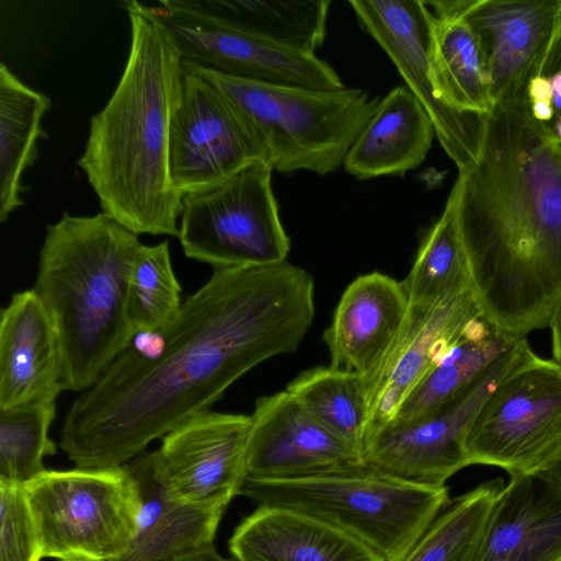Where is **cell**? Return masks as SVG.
<instances>
[{
	"label": "cell",
	"mask_w": 561,
	"mask_h": 561,
	"mask_svg": "<svg viewBox=\"0 0 561 561\" xmlns=\"http://www.w3.org/2000/svg\"><path fill=\"white\" fill-rule=\"evenodd\" d=\"M314 317V283L283 263L213 268L164 328L134 334L65 415L60 447L80 468L119 467L210 410L241 376L295 352Z\"/></svg>",
	"instance_id": "6da1fadb"
},
{
	"label": "cell",
	"mask_w": 561,
	"mask_h": 561,
	"mask_svg": "<svg viewBox=\"0 0 561 561\" xmlns=\"http://www.w3.org/2000/svg\"><path fill=\"white\" fill-rule=\"evenodd\" d=\"M458 222L481 314L517 336L548 328L561 296V149L523 103L486 114L458 173Z\"/></svg>",
	"instance_id": "7a4b0ae2"
},
{
	"label": "cell",
	"mask_w": 561,
	"mask_h": 561,
	"mask_svg": "<svg viewBox=\"0 0 561 561\" xmlns=\"http://www.w3.org/2000/svg\"><path fill=\"white\" fill-rule=\"evenodd\" d=\"M131 41L119 81L92 116L78 164L102 211L136 234L178 237L182 194L169 172V137L183 59L149 5L125 1Z\"/></svg>",
	"instance_id": "3957f363"
},
{
	"label": "cell",
	"mask_w": 561,
	"mask_h": 561,
	"mask_svg": "<svg viewBox=\"0 0 561 561\" xmlns=\"http://www.w3.org/2000/svg\"><path fill=\"white\" fill-rule=\"evenodd\" d=\"M142 247L103 211L47 226L32 289L58 334L64 390L92 387L131 341L128 288Z\"/></svg>",
	"instance_id": "277c9868"
},
{
	"label": "cell",
	"mask_w": 561,
	"mask_h": 561,
	"mask_svg": "<svg viewBox=\"0 0 561 561\" xmlns=\"http://www.w3.org/2000/svg\"><path fill=\"white\" fill-rule=\"evenodd\" d=\"M231 103L273 170L324 175L346 154L380 100L360 89H313L249 80L192 61Z\"/></svg>",
	"instance_id": "5b68a950"
},
{
	"label": "cell",
	"mask_w": 561,
	"mask_h": 561,
	"mask_svg": "<svg viewBox=\"0 0 561 561\" xmlns=\"http://www.w3.org/2000/svg\"><path fill=\"white\" fill-rule=\"evenodd\" d=\"M238 495L325 523L381 561H400L450 503L447 486L410 484L364 462L307 479L243 480Z\"/></svg>",
	"instance_id": "8992f818"
},
{
	"label": "cell",
	"mask_w": 561,
	"mask_h": 561,
	"mask_svg": "<svg viewBox=\"0 0 561 561\" xmlns=\"http://www.w3.org/2000/svg\"><path fill=\"white\" fill-rule=\"evenodd\" d=\"M24 489L39 559L118 561L135 539L140 503L125 465L46 470Z\"/></svg>",
	"instance_id": "52a82bcc"
},
{
	"label": "cell",
	"mask_w": 561,
	"mask_h": 561,
	"mask_svg": "<svg viewBox=\"0 0 561 561\" xmlns=\"http://www.w3.org/2000/svg\"><path fill=\"white\" fill-rule=\"evenodd\" d=\"M273 168L256 160L228 179L183 194L179 224L184 254L213 268L287 261L290 240L272 188Z\"/></svg>",
	"instance_id": "ba28073f"
},
{
	"label": "cell",
	"mask_w": 561,
	"mask_h": 561,
	"mask_svg": "<svg viewBox=\"0 0 561 561\" xmlns=\"http://www.w3.org/2000/svg\"><path fill=\"white\" fill-rule=\"evenodd\" d=\"M534 357L528 341L523 337L428 416L407 424H389L371 435L365 445L363 462L410 484L446 486L453 474L470 466L466 439L486 398L507 375Z\"/></svg>",
	"instance_id": "9c48e42d"
},
{
	"label": "cell",
	"mask_w": 561,
	"mask_h": 561,
	"mask_svg": "<svg viewBox=\"0 0 561 561\" xmlns=\"http://www.w3.org/2000/svg\"><path fill=\"white\" fill-rule=\"evenodd\" d=\"M561 449V373L534 357L486 398L466 439L470 465L540 471Z\"/></svg>",
	"instance_id": "30bf717a"
},
{
	"label": "cell",
	"mask_w": 561,
	"mask_h": 561,
	"mask_svg": "<svg viewBox=\"0 0 561 561\" xmlns=\"http://www.w3.org/2000/svg\"><path fill=\"white\" fill-rule=\"evenodd\" d=\"M150 8L183 60L254 81L344 88L335 70L314 54L280 46L241 28L199 0H161Z\"/></svg>",
	"instance_id": "8fae6325"
},
{
	"label": "cell",
	"mask_w": 561,
	"mask_h": 561,
	"mask_svg": "<svg viewBox=\"0 0 561 561\" xmlns=\"http://www.w3.org/2000/svg\"><path fill=\"white\" fill-rule=\"evenodd\" d=\"M362 26L385 50L428 114L440 146L458 173L480 156L486 114L457 111L442 102L430 66L432 11L421 0H351Z\"/></svg>",
	"instance_id": "7c38bea8"
},
{
	"label": "cell",
	"mask_w": 561,
	"mask_h": 561,
	"mask_svg": "<svg viewBox=\"0 0 561 561\" xmlns=\"http://www.w3.org/2000/svg\"><path fill=\"white\" fill-rule=\"evenodd\" d=\"M256 160H264L263 153L242 117L183 60L169 137V172L175 190L183 195L215 185Z\"/></svg>",
	"instance_id": "4fadbf2b"
},
{
	"label": "cell",
	"mask_w": 561,
	"mask_h": 561,
	"mask_svg": "<svg viewBox=\"0 0 561 561\" xmlns=\"http://www.w3.org/2000/svg\"><path fill=\"white\" fill-rule=\"evenodd\" d=\"M433 11L460 15L480 42L494 104L523 103L527 85L561 27V0H437Z\"/></svg>",
	"instance_id": "5bb4252c"
},
{
	"label": "cell",
	"mask_w": 561,
	"mask_h": 561,
	"mask_svg": "<svg viewBox=\"0 0 561 561\" xmlns=\"http://www.w3.org/2000/svg\"><path fill=\"white\" fill-rule=\"evenodd\" d=\"M360 462L355 450L312 419L286 390L256 399L243 480L307 479Z\"/></svg>",
	"instance_id": "9a60e30c"
},
{
	"label": "cell",
	"mask_w": 561,
	"mask_h": 561,
	"mask_svg": "<svg viewBox=\"0 0 561 561\" xmlns=\"http://www.w3.org/2000/svg\"><path fill=\"white\" fill-rule=\"evenodd\" d=\"M249 431L250 415L207 410L167 433L157 454L173 496L198 502L238 495Z\"/></svg>",
	"instance_id": "2e32d148"
},
{
	"label": "cell",
	"mask_w": 561,
	"mask_h": 561,
	"mask_svg": "<svg viewBox=\"0 0 561 561\" xmlns=\"http://www.w3.org/2000/svg\"><path fill=\"white\" fill-rule=\"evenodd\" d=\"M479 316L481 310L472 290L435 304L409 305L396 341L367 380V440L394 420L434 362Z\"/></svg>",
	"instance_id": "e0dca14e"
},
{
	"label": "cell",
	"mask_w": 561,
	"mask_h": 561,
	"mask_svg": "<svg viewBox=\"0 0 561 561\" xmlns=\"http://www.w3.org/2000/svg\"><path fill=\"white\" fill-rule=\"evenodd\" d=\"M465 561H561V483L511 473Z\"/></svg>",
	"instance_id": "ac0fdd59"
},
{
	"label": "cell",
	"mask_w": 561,
	"mask_h": 561,
	"mask_svg": "<svg viewBox=\"0 0 561 561\" xmlns=\"http://www.w3.org/2000/svg\"><path fill=\"white\" fill-rule=\"evenodd\" d=\"M408 311L401 282L380 272L355 278L323 333L330 365L370 379L396 341Z\"/></svg>",
	"instance_id": "d6986e66"
},
{
	"label": "cell",
	"mask_w": 561,
	"mask_h": 561,
	"mask_svg": "<svg viewBox=\"0 0 561 561\" xmlns=\"http://www.w3.org/2000/svg\"><path fill=\"white\" fill-rule=\"evenodd\" d=\"M64 391L60 343L33 289L13 294L0 316V410Z\"/></svg>",
	"instance_id": "ffe728a7"
},
{
	"label": "cell",
	"mask_w": 561,
	"mask_h": 561,
	"mask_svg": "<svg viewBox=\"0 0 561 561\" xmlns=\"http://www.w3.org/2000/svg\"><path fill=\"white\" fill-rule=\"evenodd\" d=\"M234 561H381L343 531L301 513L257 506L228 540Z\"/></svg>",
	"instance_id": "44dd1931"
},
{
	"label": "cell",
	"mask_w": 561,
	"mask_h": 561,
	"mask_svg": "<svg viewBox=\"0 0 561 561\" xmlns=\"http://www.w3.org/2000/svg\"><path fill=\"white\" fill-rule=\"evenodd\" d=\"M434 136V125L420 101L408 87H397L380 100L358 134L344 169L358 180L402 175L426 159Z\"/></svg>",
	"instance_id": "7402d4cb"
},
{
	"label": "cell",
	"mask_w": 561,
	"mask_h": 561,
	"mask_svg": "<svg viewBox=\"0 0 561 561\" xmlns=\"http://www.w3.org/2000/svg\"><path fill=\"white\" fill-rule=\"evenodd\" d=\"M522 339L497 328L482 314L471 320L434 362L390 424H407L428 416Z\"/></svg>",
	"instance_id": "603a6c76"
},
{
	"label": "cell",
	"mask_w": 561,
	"mask_h": 561,
	"mask_svg": "<svg viewBox=\"0 0 561 561\" xmlns=\"http://www.w3.org/2000/svg\"><path fill=\"white\" fill-rule=\"evenodd\" d=\"M430 66L442 102L460 112H491L494 103L484 55L478 36L460 15L432 11Z\"/></svg>",
	"instance_id": "cb8c5ba5"
},
{
	"label": "cell",
	"mask_w": 561,
	"mask_h": 561,
	"mask_svg": "<svg viewBox=\"0 0 561 561\" xmlns=\"http://www.w3.org/2000/svg\"><path fill=\"white\" fill-rule=\"evenodd\" d=\"M50 99L24 84L0 65V221L23 205L21 179L37 158V142L46 137L42 118Z\"/></svg>",
	"instance_id": "d4e9b609"
},
{
	"label": "cell",
	"mask_w": 561,
	"mask_h": 561,
	"mask_svg": "<svg viewBox=\"0 0 561 561\" xmlns=\"http://www.w3.org/2000/svg\"><path fill=\"white\" fill-rule=\"evenodd\" d=\"M458 197L455 181L442 215L427 230L409 274L401 280L409 305L435 304L472 290L458 222Z\"/></svg>",
	"instance_id": "484cf974"
},
{
	"label": "cell",
	"mask_w": 561,
	"mask_h": 561,
	"mask_svg": "<svg viewBox=\"0 0 561 561\" xmlns=\"http://www.w3.org/2000/svg\"><path fill=\"white\" fill-rule=\"evenodd\" d=\"M320 425L363 459L368 431L367 381L333 366L299 374L285 389Z\"/></svg>",
	"instance_id": "4316f807"
},
{
	"label": "cell",
	"mask_w": 561,
	"mask_h": 561,
	"mask_svg": "<svg viewBox=\"0 0 561 561\" xmlns=\"http://www.w3.org/2000/svg\"><path fill=\"white\" fill-rule=\"evenodd\" d=\"M213 13L267 41L314 54L325 38L328 0H199Z\"/></svg>",
	"instance_id": "83f0119b"
},
{
	"label": "cell",
	"mask_w": 561,
	"mask_h": 561,
	"mask_svg": "<svg viewBox=\"0 0 561 561\" xmlns=\"http://www.w3.org/2000/svg\"><path fill=\"white\" fill-rule=\"evenodd\" d=\"M231 499L176 501L118 561H165L214 546L217 528Z\"/></svg>",
	"instance_id": "f1b7e54d"
},
{
	"label": "cell",
	"mask_w": 561,
	"mask_h": 561,
	"mask_svg": "<svg viewBox=\"0 0 561 561\" xmlns=\"http://www.w3.org/2000/svg\"><path fill=\"white\" fill-rule=\"evenodd\" d=\"M56 399H41L0 410V482L25 486L46 471L44 458L56 453L48 430Z\"/></svg>",
	"instance_id": "f546056e"
},
{
	"label": "cell",
	"mask_w": 561,
	"mask_h": 561,
	"mask_svg": "<svg viewBox=\"0 0 561 561\" xmlns=\"http://www.w3.org/2000/svg\"><path fill=\"white\" fill-rule=\"evenodd\" d=\"M502 486L488 481L451 501L400 561H465Z\"/></svg>",
	"instance_id": "4dcf8cb0"
},
{
	"label": "cell",
	"mask_w": 561,
	"mask_h": 561,
	"mask_svg": "<svg viewBox=\"0 0 561 561\" xmlns=\"http://www.w3.org/2000/svg\"><path fill=\"white\" fill-rule=\"evenodd\" d=\"M182 305L169 241L144 244L134 264L128 288V318L134 333L164 328L179 314Z\"/></svg>",
	"instance_id": "1f68e13d"
},
{
	"label": "cell",
	"mask_w": 561,
	"mask_h": 561,
	"mask_svg": "<svg viewBox=\"0 0 561 561\" xmlns=\"http://www.w3.org/2000/svg\"><path fill=\"white\" fill-rule=\"evenodd\" d=\"M523 105L561 149V27L527 85Z\"/></svg>",
	"instance_id": "d6a6232c"
},
{
	"label": "cell",
	"mask_w": 561,
	"mask_h": 561,
	"mask_svg": "<svg viewBox=\"0 0 561 561\" xmlns=\"http://www.w3.org/2000/svg\"><path fill=\"white\" fill-rule=\"evenodd\" d=\"M0 561H39L24 486L0 482Z\"/></svg>",
	"instance_id": "836d02e7"
},
{
	"label": "cell",
	"mask_w": 561,
	"mask_h": 561,
	"mask_svg": "<svg viewBox=\"0 0 561 561\" xmlns=\"http://www.w3.org/2000/svg\"><path fill=\"white\" fill-rule=\"evenodd\" d=\"M548 328H550L552 337L553 358L551 360L561 373V296L552 309Z\"/></svg>",
	"instance_id": "e575fe53"
},
{
	"label": "cell",
	"mask_w": 561,
	"mask_h": 561,
	"mask_svg": "<svg viewBox=\"0 0 561 561\" xmlns=\"http://www.w3.org/2000/svg\"><path fill=\"white\" fill-rule=\"evenodd\" d=\"M165 561H232L218 553L215 546L182 554Z\"/></svg>",
	"instance_id": "d590c367"
},
{
	"label": "cell",
	"mask_w": 561,
	"mask_h": 561,
	"mask_svg": "<svg viewBox=\"0 0 561 561\" xmlns=\"http://www.w3.org/2000/svg\"><path fill=\"white\" fill-rule=\"evenodd\" d=\"M548 476L561 483V449L554 457L541 469Z\"/></svg>",
	"instance_id": "8d00e7d4"
}]
</instances>
